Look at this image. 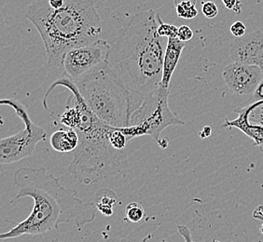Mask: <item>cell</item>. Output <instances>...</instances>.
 Here are the masks:
<instances>
[{
	"mask_svg": "<svg viewBox=\"0 0 263 242\" xmlns=\"http://www.w3.org/2000/svg\"><path fill=\"white\" fill-rule=\"evenodd\" d=\"M14 184L18 188L14 201L31 197L34 207L27 219L0 235L1 241L23 235H44L59 229L63 224L81 228L96 217L97 209L92 201H83L77 190L65 188L45 168L19 169L14 173Z\"/></svg>",
	"mask_w": 263,
	"mask_h": 242,
	"instance_id": "1",
	"label": "cell"
},
{
	"mask_svg": "<svg viewBox=\"0 0 263 242\" xmlns=\"http://www.w3.org/2000/svg\"><path fill=\"white\" fill-rule=\"evenodd\" d=\"M153 9L138 12L110 43L107 63L129 90L146 95L160 87L167 42L158 34Z\"/></svg>",
	"mask_w": 263,
	"mask_h": 242,
	"instance_id": "2",
	"label": "cell"
},
{
	"mask_svg": "<svg viewBox=\"0 0 263 242\" xmlns=\"http://www.w3.org/2000/svg\"><path fill=\"white\" fill-rule=\"evenodd\" d=\"M56 87H64L71 92L73 105L79 112V121L73 130L79 134V145L73 152L68 171L75 179L90 185L118 173L127 161V151L116 150L109 141L112 130L96 117L82 98L74 81L63 75L54 82L43 98L48 108V96Z\"/></svg>",
	"mask_w": 263,
	"mask_h": 242,
	"instance_id": "3",
	"label": "cell"
},
{
	"mask_svg": "<svg viewBox=\"0 0 263 242\" xmlns=\"http://www.w3.org/2000/svg\"><path fill=\"white\" fill-rule=\"evenodd\" d=\"M26 17L42 38L48 67H62L65 54L100 39L102 21L92 0H65L63 8H51L48 0H36Z\"/></svg>",
	"mask_w": 263,
	"mask_h": 242,
	"instance_id": "4",
	"label": "cell"
},
{
	"mask_svg": "<svg viewBox=\"0 0 263 242\" xmlns=\"http://www.w3.org/2000/svg\"><path fill=\"white\" fill-rule=\"evenodd\" d=\"M74 83L92 113L115 128L130 126L132 115L145 96L126 89L108 63L85 74Z\"/></svg>",
	"mask_w": 263,
	"mask_h": 242,
	"instance_id": "5",
	"label": "cell"
},
{
	"mask_svg": "<svg viewBox=\"0 0 263 242\" xmlns=\"http://www.w3.org/2000/svg\"><path fill=\"white\" fill-rule=\"evenodd\" d=\"M170 90L159 87L157 90L144 96L139 108L131 117L130 126L120 128L129 141L141 136H150L162 149L168 147V139L160 138L166 128L174 125H185L169 108L168 96Z\"/></svg>",
	"mask_w": 263,
	"mask_h": 242,
	"instance_id": "6",
	"label": "cell"
},
{
	"mask_svg": "<svg viewBox=\"0 0 263 242\" xmlns=\"http://www.w3.org/2000/svg\"><path fill=\"white\" fill-rule=\"evenodd\" d=\"M2 106L12 108L25 124L24 130L0 141V163L11 164L21 161L30 157L36 149V146L46 139L45 131L36 125L29 116L28 108L19 101L13 99H2Z\"/></svg>",
	"mask_w": 263,
	"mask_h": 242,
	"instance_id": "7",
	"label": "cell"
},
{
	"mask_svg": "<svg viewBox=\"0 0 263 242\" xmlns=\"http://www.w3.org/2000/svg\"><path fill=\"white\" fill-rule=\"evenodd\" d=\"M109 51L110 43L103 39L73 49L64 55L63 75L72 81L79 80L85 74L107 63Z\"/></svg>",
	"mask_w": 263,
	"mask_h": 242,
	"instance_id": "8",
	"label": "cell"
},
{
	"mask_svg": "<svg viewBox=\"0 0 263 242\" xmlns=\"http://www.w3.org/2000/svg\"><path fill=\"white\" fill-rule=\"evenodd\" d=\"M222 77L228 88L239 95H253L263 80L260 67L238 62L228 64L223 70Z\"/></svg>",
	"mask_w": 263,
	"mask_h": 242,
	"instance_id": "9",
	"label": "cell"
},
{
	"mask_svg": "<svg viewBox=\"0 0 263 242\" xmlns=\"http://www.w3.org/2000/svg\"><path fill=\"white\" fill-rule=\"evenodd\" d=\"M230 54L234 62L257 65L263 74V32L257 30L235 38L232 42Z\"/></svg>",
	"mask_w": 263,
	"mask_h": 242,
	"instance_id": "10",
	"label": "cell"
},
{
	"mask_svg": "<svg viewBox=\"0 0 263 242\" xmlns=\"http://www.w3.org/2000/svg\"><path fill=\"white\" fill-rule=\"evenodd\" d=\"M185 46L186 42L179 40L177 36L167 38V45L164 54L163 78L160 84V87L164 90H170L171 88L170 83L172 81L173 75L180 60Z\"/></svg>",
	"mask_w": 263,
	"mask_h": 242,
	"instance_id": "11",
	"label": "cell"
},
{
	"mask_svg": "<svg viewBox=\"0 0 263 242\" xmlns=\"http://www.w3.org/2000/svg\"><path fill=\"white\" fill-rule=\"evenodd\" d=\"M249 110L250 108H243V109H236L235 112L239 113V117L236 120L230 121L226 119L225 123L221 125V128L223 127H235L237 129H240L245 134L252 138L255 141V144L260 146L263 145V127L260 126L250 125L247 123V117L249 115Z\"/></svg>",
	"mask_w": 263,
	"mask_h": 242,
	"instance_id": "12",
	"label": "cell"
},
{
	"mask_svg": "<svg viewBox=\"0 0 263 242\" xmlns=\"http://www.w3.org/2000/svg\"><path fill=\"white\" fill-rule=\"evenodd\" d=\"M79 134L73 129L56 131L50 139L52 147L59 153L74 152L79 145Z\"/></svg>",
	"mask_w": 263,
	"mask_h": 242,
	"instance_id": "13",
	"label": "cell"
},
{
	"mask_svg": "<svg viewBox=\"0 0 263 242\" xmlns=\"http://www.w3.org/2000/svg\"><path fill=\"white\" fill-rule=\"evenodd\" d=\"M92 202L103 215H113L115 208L119 204L118 195L109 188H101L94 194Z\"/></svg>",
	"mask_w": 263,
	"mask_h": 242,
	"instance_id": "14",
	"label": "cell"
},
{
	"mask_svg": "<svg viewBox=\"0 0 263 242\" xmlns=\"http://www.w3.org/2000/svg\"><path fill=\"white\" fill-rule=\"evenodd\" d=\"M175 6L179 18L191 20L198 15L196 0H175Z\"/></svg>",
	"mask_w": 263,
	"mask_h": 242,
	"instance_id": "15",
	"label": "cell"
},
{
	"mask_svg": "<svg viewBox=\"0 0 263 242\" xmlns=\"http://www.w3.org/2000/svg\"><path fill=\"white\" fill-rule=\"evenodd\" d=\"M126 220L131 223H139L145 216L143 206L138 202H131L125 208Z\"/></svg>",
	"mask_w": 263,
	"mask_h": 242,
	"instance_id": "16",
	"label": "cell"
},
{
	"mask_svg": "<svg viewBox=\"0 0 263 242\" xmlns=\"http://www.w3.org/2000/svg\"><path fill=\"white\" fill-rule=\"evenodd\" d=\"M158 22H159V27H158L159 36H162V37H166V38L177 36L178 27L173 26V25H169V24H165L162 21L160 15L158 16Z\"/></svg>",
	"mask_w": 263,
	"mask_h": 242,
	"instance_id": "17",
	"label": "cell"
},
{
	"mask_svg": "<svg viewBox=\"0 0 263 242\" xmlns=\"http://www.w3.org/2000/svg\"><path fill=\"white\" fill-rule=\"evenodd\" d=\"M202 12L207 19H214L218 14L217 4L213 1H206L202 3Z\"/></svg>",
	"mask_w": 263,
	"mask_h": 242,
	"instance_id": "18",
	"label": "cell"
},
{
	"mask_svg": "<svg viewBox=\"0 0 263 242\" xmlns=\"http://www.w3.org/2000/svg\"><path fill=\"white\" fill-rule=\"evenodd\" d=\"M193 31L191 30V27L188 26H181L178 27V32H177V37L179 38V40H181L183 42H188L190 41L191 38L193 37Z\"/></svg>",
	"mask_w": 263,
	"mask_h": 242,
	"instance_id": "19",
	"label": "cell"
},
{
	"mask_svg": "<svg viewBox=\"0 0 263 242\" xmlns=\"http://www.w3.org/2000/svg\"><path fill=\"white\" fill-rule=\"evenodd\" d=\"M245 31H246V27L243 22H235L234 24L232 25L231 27V33L234 36H235L236 38L238 37H242V36H245Z\"/></svg>",
	"mask_w": 263,
	"mask_h": 242,
	"instance_id": "20",
	"label": "cell"
},
{
	"mask_svg": "<svg viewBox=\"0 0 263 242\" xmlns=\"http://www.w3.org/2000/svg\"><path fill=\"white\" fill-rule=\"evenodd\" d=\"M226 9L234 10L236 14L242 13V3L239 0H222Z\"/></svg>",
	"mask_w": 263,
	"mask_h": 242,
	"instance_id": "21",
	"label": "cell"
},
{
	"mask_svg": "<svg viewBox=\"0 0 263 242\" xmlns=\"http://www.w3.org/2000/svg\"><path fill=\"white\" fill-rule=\"evenodd\" d=\"M177 230L183 237V239L185 240V242H193V240H192L190 229L186 225H182V224L177 225Z\"/></svg>",
	"mask_w": 263,
	"mask_h": 242,
	"instance_id": "22",
	"label": "cell"
},
{
	"mask_svg": "<svg viewBox=\"0 0 263 242\" xmlns=\"http://www.w3.org/2000/svg\"><path fill=\"white\" fill-rule=\"evenodd\" d=\"M253 101L255 103L256 102H263V80L262 82L259 84L258 88L255 90L254 94H253Z\"/></svg>",
	"mask_w": 263,
	"mask_h": 242,
	"instance_id": "23",
	"label": "cell"
},
{
	"mask_svg": "<svg viewBox=\"0 0 263 242\" xmlns=\"http://www.w3.org/2000/svg\"><path fill=\"white\" fill-rule=\"evenodd\" d=\"M51 8L54 9H60L63 8L65 0H48Z\"/></svg>",
	"mask_w": 263,
	"mask_h": 242,
	"instance_id": "24",
	"label": "cell"
},
{
	"mask_svg": "<svg viewBox=\"0 0 263 242\" xmlns=\"http://www.w3.org/2000/svg\"><path fill=\"white\" fill-rule=\"evenodd\" d=\"M211 134H212V130H211V128H210L209 126H205V127L203 129V131L200 133V137H201L202 139H205V138L209 137V136L211 135Z\"/></svg>",
	"mask_w": 263,
	"mask_h": 242,
	"instance_id": "25",
	"label": "cell"
},
{
	"mask_svg": "<svg viewBox=\"0 0 263 242\" xmlns=\"http://www.w3.org/2000/svg\"><path fill=\"white\" fill-rule=\"evenodd\" d=\"M51 242H60L59 240H54V241H52ZM106 242H121L120 241H118V240H109V241H107Z\"/></svg>",
	"mask_w": 263,
	"mask_h": 242,
	"instance_id": "26",
	"label": "cell"
},
{
	"mask_svg": "<svg viewBox=\"0 0 263 242\" xmlns=\"http://www.w3.org/2000/svg\"><path fill=\"white\" fill-rule=\"evenodd\" d=\"M261 232H262V234L263 235V224H262V226H261Z\"/></svg>",
	"mask_w": 263,
	"mask_h": 242,
	"instance_id": "27",
	"label": "cell"
}]
</instances>
